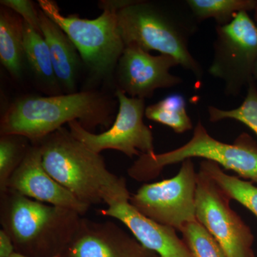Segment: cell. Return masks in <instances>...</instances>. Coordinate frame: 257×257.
Listing matches in <instances>:
<instances>
[{
    "mask_svg": "<svg viewBox=\"0 0 257 257\" xmlns=\"http://www.w3.org/2000/svg\"><path fill=\"white\" fill-rule=\"evenodd\" d=\"M23 45L25 59L35 77L52 92H58L60 87L46 40L41 33L24 20Z\"/></svg>",
    "mask_w": 257,
    "mask_h": 257,
    "instance_id": "cell-17",
    "label": "cell"
},
{
    "mask_svg": "<svg viewBox=\"0 0 257 257\" xmlns=\"http://www.w3.org/2000/svg\"><path fill=\"white\" fill-rule=\"evenodd\" d=\"M114 109V101L96 91L24 96L2 116L0 134L21 135L37 144L72 121L90 132L99 126L109 127Z\"/></svg>",
    "mask_w": 257,
    "mask_h": 257,
    "instance_id": "cell-1",
    "label": "cell"
},
{
    "mask_svg": "<svg viewBox=\"0 0 257 257\" xmlns=\"http://www.w3.org/2000/svg\"><path fill=\"white\" fill-rule=\"evenodd\" d=\"M49 175L83 204H108L130 199L126 179L111 173L100 154L61 127L37 143Z\"/></svg>",
    "mask_w": 257,
    "mask_h": 257,
    "instance_id": "cell-2",
    "label": "cell"
},
{
    "mask_svg": "<svg viewBox=\"0 0 257 257\" xmlns=\"http://www.w3.org/2000/svg\"><path fill=\"white\" fill-rule=\"evenodd\" d=\"M8 189L34 200L72 209L82 216L90 208L49 175L44 167L38 144H32L26 156L8 181Z\"/></svg>",
    "mask_w": 257,
    "mask_h": 257,
    "instance_id": "cell-13",
    "label": "cell"
},
{
    "mask_svg": "<svg viewBox=\"0 0 257 257\" xmlns=\"http://www.w3.org/2000/svg\"><path fill=\"white\" fill-rule=\"evenodd\" d=\"M195 157L215 162L225 170L234 171L239 177L257 184L256 142L243 133L233 144L222 143L209 135L201 121L194 127L188 143L165 153L140 155L127 173L138 182H149L159 177L167 166Z\"/></svg>",
    "mask_w": 257,
    "mask_h": 257,
    "instance_id": "cell-5",
    "label": "cell"
},
{
    "mask_svg": "<svg viewBox=\"0 0 257 257\" xmlns=\"http://www.w3.org/2000/svg\"><path fill=\"white\" fill-rule=\"evenodd\" d=\"M156 257H160V256H159L158 255H157V256Z\"/></svg>",
    "mask_w": 257,
    "mask_h": 257,
    "instance_id": "cell-30",
    "label": "cell"
},
{
    "mask_svg": "<svg viewBox=\"0 0 257 257\" xmlns=\"http://www.w3.org/2000/svg\"><path fill=\"white\" fill-rule=\"evenodd\" d=\"M214 57L209 74L221 79L226 95L237 96L253 79L257 62V25L247 12L231 23L216 26Z\"/></svg>",
    "mask_w": 257,
    "mask_h": 257,
    "instance_id": "cell-7",
    "label": "cell"
},
{
    "mask_svg": "<svg viewBox=\"0 0 257 257\" xmlns=\"http://www.w3.org/2000/svg\"><path fill=\"white\" fill-rule=\"evenodd\" d=\"M30 140L18 135L0 138V193L7 190L8 181L28 153Z\"/></svg>",
    "mask_w": 257,
    "mask_h": 257,
    "instance_id": "cell-21",
    "label": "cell"
},
{
    "mask_svg": "<svg viewBox=\"0 0 257 257\" xmlns=\"http://www.w3.org/2000/svg\"><path fill=\"white\" fill-rule=\"evenodd\" d=\"M254 22L257 25V8L254 10Z\"/></svg>",
    "mask_w": 257,
    "mask_h": 257,
    "instance_id": "cell-29",
    "label": "cell"
},
{
    "mask_svg": "<svg viewBox=\"0 0 257 257\" xmlns=\"http://www.w3.org/2000/svg\"><path fill=\"white\" fill-rule=\"evenodd\" d=\"M198 23L212 18L217 26H224L241 12L254 11L257 0H187Z\"/></svg>",
    "mask_w": 257,
    "mask_h": 257,
    "instance_id": "cell-19",
    "label": "cell"
},
{
    "mask_svg": "<svg viewBox=\"0 0 257 257\" xmlns=\"http://www.w3.org/2000/svg\"><path fill=\"white\" fill-rule=\"evenodd\" d=\"M10 257H31V256H25V255L20 254V253L15 252L14 254L12 255Z\"/></svg>",
    "mask_w": 257,
    "mask_h": 257,
    "instance_id": "cell-28",
    "label": "cell"
},
{
    "mask_svg": "<svg viewBox=\"0 0 257 257\" xmlns=\"http://www.w3.org/2000/svg\"><path fill=\"white\" fill-rule=\"evenodd\" d=\"M253 79L257 82V62L255 65L254 70H253Z\"/></svg>",
    "mask_w": 257,
    "mask_h": 257,
    "instance_id": "cell-27",
    "label": "cell"
},
{
    "mask_svg": "<svg viewBox=\"0 0 257 257\" xmlns=\"http://www.w3.org/2000/svg\"><path fill=\"white\" fill-rule=\"evenodd\" d=\"M199 169L208 174L227 194L230 199L239 202L257 218V187L252 182L225 173L220 166L211 161H202Z\"/></svg>",
    "mask_w": 257,
    "mask_h": 257,
    "instance_id": "cell-18",
    "label": "cell"
},
{
    "mask_svg": "<svg viewBox=\"0 0 257 257\" xmlns=\"http://www.w3.org/2000/svg\"><path fill=\"white\" fill-rule=\"evenodd\" d=\"M177 65L170 55H152L138 45H126L115 70L117 89L130 97H152L157 89L182 84V78L170 73Z\"/></svg>",
    "mask_w": 257,
    "mask_h": 257,
    "instance_id": "cell-11",
    "label": "cell"
},
{
    "mask_svg": "<svg viewBox=\"0 0 257 257\" xmlns=\"http://www.w3.org/2000/svg\"><path fill=\"white\" fill-rule=\"evenodd\" d=\"M209 119L218 122L224 119L240 121L252 130L257 136V83L253 79L247 87V92L242 104L236 109L224 110L215 106H208Z\"/></svg>",
    "mask_w": 257,
    "mask_h": 257,
    "instance_id": "cell-22",
    "label": "cell"
},
{
    "mask_svg": "<svg viewBox=\"0 0 257 257\" xmlns=\"http://www.w3.org/2000/svg\"><path fill=\"white\" fill-rule=\"evenodd\" d=\"M16 252L14 243L8 233L0 230V257H10Z\"/></svg>",
    "mask_w": 257,
    "mask_h": 257,
    "instance_id": "cell-25",
    "label": "cell"
},
{
    "mask_svg": "<svg viewBox=\"0 0 257 257\" xmlns=\"http://www.w3.org/2000/svg\"><path fill=\"white\" fill-rule=\"evenodd\" d=\"M7 9H2L0 14V61L13 78L20 79L25 59L23 20Z\"/></svg>",
    "mask_w": 257,
    "mask_h": 257,
    "instance_id": "cell-16",
    "label": "cell"
},
{
    "mask_svg": "<svg viewBox=\"0 0 257 257\" xmlns=\"http://www.w3.org/2000/svg\"><path fill=\"white\" fill-rule=\"evenodd\" d=\"M135 1V0H101L99 3V7L102 10H112L118 13L120 10L133 4Z\"/></svg>",
    "mask_w": 257,
    "mask_h": 257,
    "instance_id": "cell-26",
    "label": "cell"
},
{
    "mask_svg": "<svg viewBox=\"0 0 257 257\" xmlns=\"http://www.w3.org/2000/svg\"><path fill=\"white\" fill-rule=\"evenodd\" d=\"M115 96L119 109L110 128L94 134L85 130L79 121H72L68 124L72 136L98 154L113 150L130 158L155 154L153 134L143 120L145 99L130 97L119 89L115 91Z\"/></svg>",
    "mask_w": 257,
    "mask_h": 257,
    "instance_id": "cell-10",
    "label": "cell"
},
{
    "mask_svg": "<svg viewBox=\"0 0 257 257\" xmlns=\"http://www.w3.org/2000/svg\"><path fill=\"white\" fill-rule=\"evenodd\" d=\"M1 5L5 8L13 10L18 13L24 21L26 22L37 32L42 34L40 28L39 10L36 9L35 5L30 0H1Z\"/></svg>",
    "mask_w": 257,
    "mask_h": 257,
    "instance_id": "cell-24",
    "label": "cell"
},
{
    "mask_svg": "<svg viewBox=\"0 0 257 257\" xmlns=\"http://www.w3.org/2000/svg\"><path fill=\"white\" fill-rule=\"evenodd\" d=\"M118 28L125 46L170 55L201 82L203 69L189 51L198 22L187 2L135 1L117 13Z\"/></svg>",
    "mask_w": 257,
    "mask_h": 257,
    "instance_id": "cell-3",
    "label": "cell"
},
{
    "mask_svg": "<svg viewBox=\"0 0 257 257\" xmlns=\"http://www.w3.org/2000/svg\"><path fill=\"white\" fill-rule=\"evenodd\" d=\"M197 177L192 160H184L177 175L143 184L131 195L130 203L149 219L180 231L186 224L197 221Z\"/></svg>",
    "mask_w": 257,
    "mask_h": 257,
    "instance_id": "cell-8",
    "label": "cell"
},
{
    "mask_svg": "<svg viewBox=\"0 0 257 257\" xmlns=\"http://www.w3.org/2000/svg\"><path fill=\"white\" fill-rule=\"evenodd\" d=\"M82 215L34 200L14 191L0 193V224L15 251L31 257H62L77 234Z\"/></svg>",
    "mask_w": 257,
    "mask_h": 257,
    "instance_id": "cell-4",
    "label": "cell"
},
{
    "mask_svg": "<svg viewBox=\"0 0 257 257\" xmlns=\"http://www.w3.org/2000/svg\"><path fill=\"white\" fill-rule=\"evenodd\" d=\"M145 116L147 119L169 126L177 134L193 128L192 120L187 114L185 99L180 94H172L147 106Z\"/></svg>",
    "mask_w": 257,
    "mask_h": 257,
    "instance_id": "cell-20",
    "label": "cell"
},
{
    "mask_svg": "<svg viewBox=\"0 0 257 257\" xmlns=\"http://www.w3.org/2000/svg\"><path fill=\"white\" fill-rule=\"evenodd\" d=\"M99 213L122 222L139 242L160 257H192L175 229L143 215L132 206L130 199L111 202Z\"/></svg>",
    "mask_w": 257,
    "mask_h": 257,
    "instance_id": "cell-14",
    "label": "cell"
},
{
    "mask_svg": "<svg viewBox=\"0 0 257 257\" xmlns=\"http://www.w3.org/2000/svg\"><path fill=\"white\" fill-rule=\"evenodd\" d=\"M40 9L72 40L93 82L110 81L125 45L118 28L117 13L104 10L97 18L62 14L52 0H38Z\"/></svg>",
    "mask_w": 257,
    "mask_h": 257,
    "instance_id": "cell-6",
    "label": "cell"
},
{
    "mask_svg": "<svg viewBox=\"0 0 257 257\" xmlns=\"http://www.w3.org/2000/svg\"><path fill=\"white\" fill-rule=\"evenodd\" d=\"M180 231L192 257H226L215 238L197 220L186 224Z\"/></svg>",
    "mask_w": 257,
    "mask_h": 257,
    "instance_id": "cell-23",
    "label": "cell"
},
{
    "mask_svg": "<svg viewBox=\"0 0 257 257\" xmlns=\"http://www.w3.org/2000/svg\"><path fill=\"white\" fill-rule=\"evenodd\" d=\"M135 236L112 221L82 218L77 234L62 257H156Z\"/></svg>",
    "mask_w": 257,
    "mask_h": 257,
    "instance_id": "cell-12",
    "label": "cell"
},
{
    "mask_svg": "<svg viewBox=\"0 0 257 257\" xmlns=\"http://www.w3.org/2000/svg\"><path fill=\"white\" fill-rule=\"evenodd\" d=\"M257 83V82H256Z\"/></svg>",
    "mask_w": 257,
    "mask_h": 257,
    "instance_id": "cell-31",
    "label": "cell"
},
{
    "mask_svg": "<svg viewBox=\"0 0 257 257\" xmlns=\"http://www.w3.org/2000/svg\"><path fill=\"white\" fill-rule=\"evenodd\" d=\"M38 10L42 35L50 49L60 89L66 94L76 92L77 76L82 62L78 50L63 30L40 8Z\"/></svg>",
    "mask_w": 257,
    "mask_h": 257,
    "instance_id": "cell-15",
    "label": "cell"
},
{
    "mask_svg": "<svg viewBox=\"0 0 257 257\" xmlns=\"http://www.w3.org/2000/svg\"><path fill=\"white\" fill-rule=\"evenodd\" d=\"M226 192L199 169L196 189V217L223 248L226 257H254V236L249 226L230 207Z\"/></svg>",
    "mask_w": 257,
    "mask_h": 257,
    "instance_id": "cell-9",
    "label": "cell"
}]
</instances>
